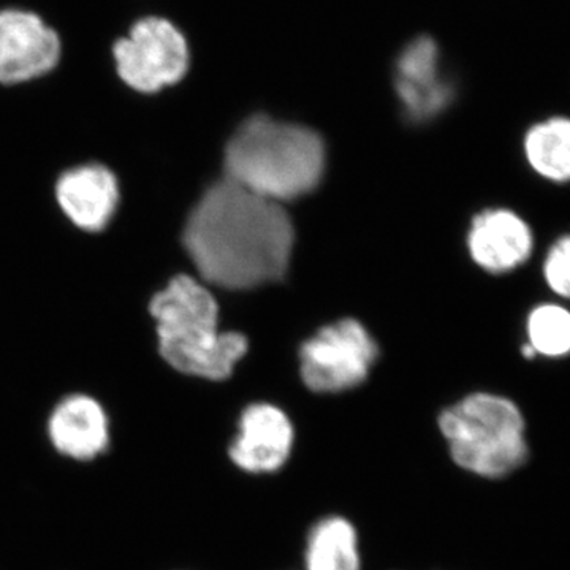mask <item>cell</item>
Here are the masks:
<instances>
[{"label":"cell","instance_id":"obj_1","mask_svg":"<svg viewBox=\"0 0 570 570\" xmlns=\"http://www.w3.org/2000/svg\"><path fill=\"white\" fill-rule=\"evenodd\" d=\"M183 243L202 277L239 291L283 279L294 227L277 202L225 178L195 206Z\"/></svg>","mask_w":570,"mask_h":570},{"label":"cell","instance_id":"obj_2","mask_svg":"<svg viewBox=\"0 0 570 570\" xmlns=\"http://www.w3.org/2000/svg\"><path fill=\"white\" fill-rule=\"evenodd\" d=\"M224 165L227 179L279 204L316 189L325 170V145L307 127L255 115L228 141Z\"/></svg>","mask_w":570,"mask_h":570},{"label":"cell","instance_id":"obj_3","mask_svg":"<svg viewBox=\"0 0 570 570\" xmlns=\"http://www.w3.org/2000/svg\"><path fill=\"white\" fill-rule=\"evenodd\" d=\"M149 309L157 324L160 355L179 373L224 381L247 352L245 336L219 333L216 299L194 277H174L154 295Z\"/></svg>","mask_w":570,"mask_h":570},{"label":"cell","instance_id":"obj_4","mask_svg":"<svg viewBox=\"0 0 570 570\" xmlns=\"http://www.w3.org/2000/svg\"><path fill=\"white\" fill-rule=\"evenodd\" d=\"M439 428L452 460L480 478H505L530 455L523 414L505 396L469 395L442 412Z\"/></svg>","mask_w":570,"mask_h":570},{"label":"cell","instance_id":"obj_5","mask_svg":"<svg viewBox=\"0 0 570 570\" xmlns=\"http://www.w3.org/2000/svg\"><path fill=\"white\" fill-rule=\"evenodd\" d=\"M119 80L140 94H157L178 85L190 69V47L181 29L168 18H138L112 45Z\"/></svg>","mask_w":570,"mask_h":570},{"label":"cell","instance_id":"obj_6","mask_svg":"<svg viewBox=\"0 0 570 570\" xmlns=\"http://www.w3.org/2000/svg\"><path fill=\"white\" fill-rule=\"evenodd\" d=\"M379 347L365 326L354 318L325 326L299 351L302 376L318 393H337L365 382Z\"/></svg>","mask_w":570,"mask_h":570},{"label":"cell","instance_id":"obj_7","mask_svg":"<svg viewBox=\"0 0 570 570\" xmlns=\"http://www.w3.org/2000/svg\"><path fill=\"white\" fill-rule=\"evenodd\" d=\"M62 50L61 36L36 11L0 10V85H22L51 73Z\"/></svg>","mask_w":570,"mask_h":570},{"label":"cell","instance_id":"obj_8","mask_svg":"<svg viewBox=\"0 0 570 570\" xmlns=\"http://www.w3.org/2000/svg\"><path fill=\"white\" fill-rule=\"evenodd\" d=\"M395 86L406 115L414 121H428L444 111L453 89L442 73L436 41L419 37L404 48L396 61Z\"/></svg>","mask_w":570,"mask_h":570},{"label":"cell","instance_id":"obj_9","mask_svg":"<svg viewBox=\"0 0 570 570\" xmlns=\"http://www.w3.org/2000/svg\"><path fill=\"white\" fill-rule=\"evenodd\" d=\"M475 264L491 275H504L530 261L534 253L531 225L510 209H487L474 217L468 238Z\"/></svg>","mask_w":570,"mask_h":570},{"label":"cell","instance_id":"obj_10","mask_svg":"<svg viewBox=\"0 0 570 570\" xmlns=\"http://www.w3.org/2000/svg\"><path fill=\"white\" fill-rule=\"evenodd\" d=\"M294 444V428L281 409L253 404L243 412L239 433L230 448L236 466L250 474H266L284 466Z\"/></svg>","mask_w":570,"mask_h":570},{"label":"cell","instance_id":"obj_11","mask_svg":"<svg viewBox=\"0 0 570 570\" xmlns=\"http://www.w3.org/2000/svg\"><path fill=\"white\" fill-rule=\"evenodd\" d=\"M56 198L63 214L78 228L99 232L115 216L119 202L118 181L104 165H82L59 178Z\"/></svg>","mask_w":570,"mask_h":570},{"label":"cell","instance_id":"obj_12","mask_svg":"<svg viewBox=\"0 0 570 570\" xmlns=\"http://www.w3.org/2000/svg\"><path fill=\"white\" fill-rule=\"evenodd\" d=\"M52 445L69 459L89 461L108 448L110 428L99 401L88 395L66 397L48 425Z\"/></svg>","mask_w":570,"mask_h":570},{"label":"cell","instance_id":"obj_13","mask_svg":"<svg viewBox=\"0 0 570 570\" xmlns=\"http://www.w3.org/2000/svg\"><path fill=\"white\" fill-rule=\"evenodd\" d=\"M524 157L535 175L554 184L570 183V118L553 116L524 135Z\"/></svg>","mask_w":570,"mask_h":570},{"label":"cell","instance_id":"obj_14","mask_svg":"<svg viewBox=\"0 0 570 570\" xmlns=\"http://www.w3.org/2000/svg\"><path fill=\"white\" fill-rule=\"evenodd\" d=\"M306 570H360L358 540L346 519L330 517L309 532Z\"/></svg>","mask_w":570,"mask_h":570},{"label":"cell","instance_id":"obj_15","mask_svg":"<svg viewBox=\"0 0 570 570\" xmlns=\"http://www.w3.org/2000/svg\"><path fill=\"white\" fill-rule=\"evenodd\" d=\"M527 344L535 356L560 360L570 355V307L540 303L527 318Z\"/></svg>","mask_w":570,"mask_h":570},{"label":"cell","instance_id":"obj_16","mask_svg":"<svg viewBox=\"0 0 570 570\" xmlns=\"http://www.w3.org/2000/svg\"><path fill=\"white\" fill-rule=\"evenodd\" d=\"M547 287L558 298L570 302V234L562 235L547 250L542 265Z\"/></svg>","mask_w":570,"mask_h":570}]
</instances>
